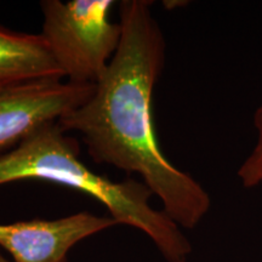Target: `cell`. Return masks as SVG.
<instances>
[{
	"mask_svg": "<svg viewBox=\"0 0 262 262\" xmlns=\"http://www.w3.org/2000/svg\"><path fill=\"white\" fill-rule=\"evenodd\" d=\"M150 2L119 5L122 38L89 100L58 120L78 131L96 163L136 172L180 227L201 224L211 205L209 193L164 156L153 122V90L165 63V40Z\"/></svg>",
	"mask_w": 262,
	"mask_h": 262,
	"instance_id": "cell-1",
	"label": "cell"
},
{
	"mask_svg": "<svg viewBox=\"0 0 262 262\" xmlns=\"http://www.w3.org/2000/svg\"><path fill=\"white\" fill-rule=\"evenodd\" d=\"M79 150L58 122L49 124L0 157V185L40 180L77 189L106 206L118 225L145 232L168 262H187L191 243L165 212L149 205L153 193L145 183L98 175L79 159Z\"/></svg>",
	"mask_w": 262,
	"mask_h": 262,
	"instance_id": "cell-2",
	"label": "cell"
},
{
	"mask_svg": "<svg viewBox=\"0 0 262 262\" xmlns=\"http://www.w3.org/2000/svg\"><path fill=\"white\" fill-rule=\"evenodd\" d=\"M112 0H45L40 34L63 78L75 84H96L122 38L119 22L110 21Z\"/></svg>",
	"mask_w": 262,
	"mask_h": 262,
	"instance_id": "cell-3",
	"label": "cell"
},
{
	"mask_svg": "<svg viewBox=\"0 0 262 262\" xmlns=\"http://www.w3.org/2000/svg\"><path fill=\"white\" fill-rule=\"evenodd\" d=\"M95 84L44 77L0 83V157L93 96Z\"/></svg>",
	"mask_w": 262,
	"mask_h": 262,
	"instance_id": "cell-4",
	"label": "cell"
},
{
	"mask_svg": "<svg viewBox=\"0 0 262 262\" xmlns=\"http://www.w3.org/2000/svg\"><path fill=\"white\" fill-rule=\"evenodd\" d=\"M117 225L111 216L86 211L57 220L33 219L0 224V248L15 262H68V253L75 244Z\"/></svg>",
	"mask_w": 262,
	"mask_h": 262,
	"instance_id": "cell-5",
	"label": "cell"
},
{
	"mask_svg": "<svg viewBox=\"0 0 262 262\" xmlns=\"http://www.w3.org/2000/svg\"><path fill=\"white\" fill-rule=\"evenodd\" d=\"M63 74L41 34H25L0 26V83Z\"/></svg>",
	"mask_w": 262,
	"mask_h": 262,
	"instance_id": "cell-6",
	"label": "cell"
},
{
	"mask_svg": "<svg viewBox=\"0 0 262 262\" xmlns=\"http://www.w3.org/2000/svg\"><path fill=\"white\" fill-rule=\"evenodd\" d=\"M254 126L256 129V142L237 171L244 188H255L262 185V101L255 111Z\"/></svg>",
	"mask_w": 262,
	"mask_h": 262,
	"instance_id": "cell-7",
	"label": "cell"
},
{
	"mask_svg": "<svg viewBox=\"0 0 262 262\" xmlns=\"http://www.w3.org/2000/svg\"><path fill=\"white\" fill-rule=\"evenodd\" d=\"M0 262H11V261H9L8 258H6L4 255H3V253H2V250H0Z\"/></svg>",
	"mask_w": 262,
	"mask_h": 262,
	"instance_id": "cell-8",
	"label": "cell"
}]
</instances>
